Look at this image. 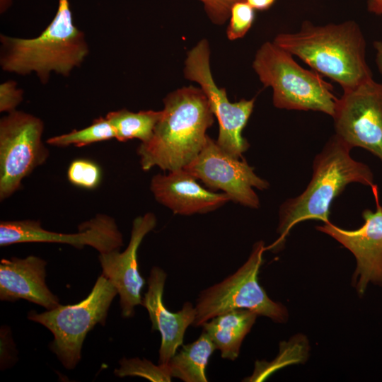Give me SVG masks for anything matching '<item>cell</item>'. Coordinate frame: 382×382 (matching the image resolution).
I'll use <instances>...</instances> for the list:
<instances>
[{"mask_svg": "<svg viewBox=\"0 0 382 382\" xmlns=\"http://www.w3.org/2000/svg\"><path fill=\"white\" fill-rule=\"evenodd\" d=\"M151 138L137 149L141 168H184L202 149L214 115L203 91L193 86L169 93Z\"/></svg>", "mask_w": 382, "mask_h": 382, "instance_id": "1", "label": "cell"}, {"mask_svg": "<svg viewBox=\"0 0 382 382\" xmlns=\"http://www.w3.org/2000/svg\"><path fill=\"white\" fill-rule=\"evenodd\" d=\"M273 42L338 83L343 91L373 79L365 37L354 21L325 25L304 21L299 30L279 33Z\"/></svg>", "mask_w": 382, "mask_h": 382, "instance_id": "2", "label": "cell"}, {"mask_svg": "<svg viewBox=\"0 0 382 382\" xmlns=\"http://www.w3.org/2000/svg\"><path fill=\"white\" fill-rule=\"evenodd\" d=\"M90 52L84 33L74 24L69 0H58L54 17L35 37L0 35V66L8 73L35 74L41 83L52 74L67 77Z\"/></svg>", "mask_w": 382, "mask_h": 382, "instance_id": "3", "label": "cell"}, {"mask_svg": "<svg viewBox=\"0 0 382 382\" xmlns=\"http://www.w3.org/2000/svg\"><path fill=\"white\" fill-rule=\"evenodd\" d=\"M351 148L336 134L332 135L315 157L313 175L305 190L282 204L277 229L279 238L270 247L282 248L291 229L306 220L329 222L332 202L351 183L374 187V174L365 163L353 159Z\"/></svg>", "mask_w": 382, "mask_h": 382, "instance_id": "4", "label": "cell"}, {"mask_svg": "<svg viewBox=\"0 0 382 382\" xmlns=\"http://www.w3.org/2000/svg\"><path fill=\"white\" fill-rule=\"evenodd\" d=\"M253 68L262 85L272 89L276 108L334 115L338 98L332 86L317 71L300 66L291 54L273 41L258 48Z\"/></svg>", "mask_w": 382, "mask_h": 382, "instance_id": "5", "label": "cell"}, {"mask_svg": "<svg viewBox=\"0 0 382 382\" xmlns=\"http://www.w3.org/2000/svg\"><path fill=\"white\" fill-rule=\"evenodd\" d=\"M117 294L113 284L101 274L89 294L80 302L59 305L40 313L30 311L28 318L52 333L50 349L65 369H74L81 358L87 334L96 324L105 325L109 308Z\"/></svg>", "mask_w": 382, "mask_h": 382, "instance_id": "6", "label": "cell"}, {"mask_svg": "<svg viewBox=\"0 0 382 382\" xmlns=\"http://www.w3.org/2000/svg\"><path fill=\"white\" fill-rule=\"evenodd\" d=\"M265 250L263 241L256 242L248 260L234 273L201 291L195 306L194 326L236 309L250 310L277 323L287 321L286 308L272 300L258 282Z\"/></svg>", "mask_w": 382, "mask_h": 382, "instance_id": "7", "label": "cell"}, {"mask_svg": "<svg viewBox=\"0 0 382 382\" xmlns=\"http://www.w3.org/2000/svg\"><path fill=\"white\" fill-rule=\"evenodd\" d=\"M44 122L22 110L6 113L0 120V199L18 191L22 180L49 157L42 137Z\"/></svg>", "mask_w": 382, "mask_h": 382, "instance_id": "8", "label": "cell"}, {"mask_svg": "<svg viewBox=\"0 0 382 382\" xmlns=\"http://www.w3.org/2000/svg\"><path fill=\"white\" fill-rule=\"evenodd\" d=\"M185 79L197 83L207 96L214 117L219 122L218 145L230 155L241 158L249 148L243 130L253 112L255 98L228 100L224 88L216 84L210 68V47L202 39L187 54L183 69Z\"/></svg>", "mask_w": 382, "mask_h": 382, "instance_id": "9", "label": "cell"}, {"mask_svg": "<svg viewBox=\"0 0 382 382\" xmlns=\"http://www.w3.org/2000/svg\"><path fill=\"white\" fill-rule=\"evenodd\" d=\"M332 117L335 134L351 149H365L382 162V83L371 79L343 91Z\"/></svg>", "mask_w": 382, "mask_h": 382, "instance_id": "10", "label": "cell"}, {"mask_svg": "<svg viewBox=\"0 0 382 382\" xmlns=\"http://www.w3.org/2000/svg\"><path fill=\"white\" fill-rule=\"evenodd\" d=\"M183 169L209 188L223 191L231 201L253 209L260 207L254 188L269 187L245 161L226 152L209 136L199 154Z\"/></svg>", "mask_w": 382, "mask_h": 382, "instance_id": "11", "label": "cell"}, {"mask_svg": "<svg viewBox=\"0 0 382 382\" xmlns=\"http://www.w3.org/2000/svg\"><path fill=\"white\" fill-rule=\"evenodd\" d=\"M75 233H62L45 230L40 221L25 219L0 222V245L23 243H55L68 244L78 249L91 246L105 253L120 250L123 236L115 220L106 214H98L78 226Z\"/></svg>", "mask_w": 382, "mask_h": 382, "instance_id": "12", "label": "cell"}, {"mask_svg": "<svg viewBox=\"0 0 382 382\" xmlns=\"http://www.w3.org/2000/svg\"><path fill=\"white\" fill-rule=\"evenodd\" d=\"M376 204V212H362L364 224L356 230L341 228L330 221L316 226L352 253L357 267L352 284L363 295L369 283L382 286V207L379 203L376 185L371 188Z\"/></svg>", "mask_w": 382, "mask_h": 382, "instance_id": "13", "label": "cell"}, {"mask_svg": "<svg viewBox=\"0 0 382 382\" xmlns=\"http://www.w3.org/2000/svg\"><path fill=\"white\" fill-rule=\"evenodd\" d=\"M156 217L148 212L135 218L132 222L131 236L126 249L99 253L102 274L115 286L120 296L123 318H131L135 307L141 305V290L145 280L140 274L137 252L144 237L156 226Z\"/></svg>", "mask_w": 382, "mask_h": 382, "instance_id": "14", "label": "cell"}, {"mask_svg": "<svg viewBox=\"0 0 382 382\" xmlns=\"http://www.w3.org/2000/svg\"><path fill=\"white\" fill-rule=\"evenodd\" d=\"M167 274L158 266L151 268L148 278V289L141 306L146 310L153 330L160 332L161 342L158 364L167 365L179 347L183 345L185 333L192 325L196 311L192 303L185 302L177 312H170L163 303V291Z\"/></svg>", "mask_w": 382, "mask_h": 382, "instance_id": "15", "label": "cell"}, {"mask_svg": "<svg viewBox=\"0 0 382 382\" xmlns=\"http://www.w3.org/2000/svg\"><path fill=\"white\" fill-rule=\"evenodd\" d=\"M150 190L159 203L180 215L210 212L231 201L224 192H212L201 186L183 168L154 175Z\"/></svg>", "mask_w": 382, "mask_h": 382, "instance_id": "16", "label": "cell"}, {"mask_svg": "<svg viewBox=\"0 0 382 382\" xmlns=\"http://www.w3.org/2000/svg\"><path fill=\"white\" fill-rule=\"evenodd\" d=\"M47 262L35 255L13 257L0 262V299L26 300L51 310L59 303L45 282Z\"/></svg>", "mask_w": 382, "mask_h": 382, "instance_id": "17", "label": "cell"}, {"mask_svg": "<svg viewBox=\"0 0 382 382\" xmlns=\"http://www.w3.org/2000/svg\"><path fill=\"white\" fill-rule=\"evenodd\" d=\"M257 316V313L248 309H236L210 319L202 327L216 349L220 351L221 357L234 361Z\"/></svg>", "mask_w": 382, "mask_h": 382, "instance_id": "18", "label": "cell"}, {"mask_svg": "<svg viewBox=\"0 0 382 382\" xmlns=\"http://www.w3.org/2000/svg\"><path fill=\"white\" fill-rule=\"evenodd\" d=\"M168 364L170 376L185 382H207L206 369L216 349L204 331L194 342L183 345Z\"/></svg>", "mask_w": 382, "mask_h": 382, "instance_id": "19", "label": "cell"}, {"mask_svg": "<svg viewBox=\"0 0 382 382\" xmlns=\"http://www.w3.org/2000/svg\"><path fill=\"white\" fill-rule=\"evenodd\" d=\"M161 113V110L135 112L121 109L109 112L105 117L113 127L117 141L123 142L137 139L144 143L151 138Z\"/></svg>", "mask_w": 382, "mask_h": 382, "instance_id": "20", "label": "cell"}, {"mask_svg": "<svg viewBox=\"0 0 382 382\" xmlns=\"http://www.w3.org/2000/svg\"><path fill=\"white\" fill-rule=\"evenodd\" d=\"M115 132L110 121L105 117H100L88 127L81 129H74L70 132L52 137L47 139V144L59 147L71 145L77 147L85 146L93 143L115 139Z\"/></svg>", "mask_w": 382, "mask_h": 382, "instance_id": "21", "label": "cell"}, {"mask_svg": "<svg viewBox=\"0 0 382 382\" xmlns=\"http://www.w3.org/2000/svg\"><path fill=\"white\" fill-rule=\"evenodd\" d=\"M120 367L114 374L118 377L140 376L154 382H170V376L167 365H156L145 358L127 359L123 357L119 362Z\"/></svg>", "mask_w": 382, "mask_h": 382, "instance_id": "22", "label": "cell"}, {"mask_svg": "<svg viewBox=\"0 0 382 382\" xmlns=\"http://www.w3.org/2000/svg\"><path fill=\"white\" fill-rule=\"evenodd\" d=\"M67 178L75 186L93 190L100 185L102 171L96 162L89 159L78 158L70 163Z\"/></svg>", "mask_w": 382, "mask_h": 382, "instance_id": "23", "label": "cell"}, {"mask_svg": "<svg viewBox=\"0 0 382 382\" xmlns=\"http://www.w3.org/2000/svg\"><path fill=\"white\" fill-rule=\"evenodd\" d=\"M294 342L295 337L289 342H282L279 355L272 361H257L253 374L244 381H262L286 364L303 361L299 357H292V347Z\"/></svg>", "mask_w": 382, "mask_h": 382, "instance_id": "24", "label": "cell"}, {"mask_svg": "<svg viewBox=\"0 0 382 382\" xmlns=\"http://www.w3.org/2000/svg\"><path fill=\"white\" fill-rule=\"evenodd\" d=\"M255 16V9L245 1L234 4L231 9L226 29L228 39L235 40L243 37L251 28Z\"/></svg>", "mask_w": 382, "mask_h": 382, "instance_id": "25", "label": "cell"}, {"mask_svg": "<svg viewBox=\"0 0 382 382\" xmlns=\"http://www.w3.org/2000/svg\"><path fill=\"white\" fill-rule=\"evenodd\" d=\"M23 100V91L14 80L0 84V112L8 113L16 110Z\"/></svg>", "mask_w": 382, "mask_h": 382, "instance_id": "26", "label": "cell"}, {"mask_svg": "<svg viewBox=\"0 0 382 382\" xmlns=\"http://www.w3.org/2000/svg\"><path fill=\"white\" fill-rule=\"evenodd\" d=\"M204 5V11L210 21L218 25L225 23L230 17L234 4L245 0H198Z\"/></svg>", "mask_w": 382, "mask_h": 382, "instance_id": "27", "label": "cell"}, {"mask_svg": "<svg viewBox=\"0 0 382 382\" xmlns=\"http://www.w3.org/2000/svg\"><path fill=\"white\" fill-rule=\"evenodd\" d=\"M255 10L264 11L270 8L275 0H245Z\"/></svg>", "mask_w": 382, "mask_h": 382, "instance_id": "28", "label": "cell"}, {"mask_svg": "<svg viewBox=\"0 0 382 382\" xmlns=\"http://www.w3.org/2000/svg\"><path fill=\"white\" fill-rule=\"evenodd\" d=\"M376 50V64L379 73L382 76V41L377 40L373 43ZM382 83V82H381Z\"/></svg>", "mask_w": 382, "mask_h": 382, "instance_id": "29", "label": "cell"}, {"mask_svg": "<svg viewBox=\"0 0 382 382\" xmlns=\"http://www.w3.org/2000/svg\"><path fill=\"white\" fill-rule=\"evenodd\" d=\"M366 4L369 12L382 16V0H367Z\"/></svg>", "mask_w": 382, "mask_h": 382, "instance_id": "30", "label": "cell"}, {"mask_svg": "<svg viewBox=\"0 0 382 382\" xmlns=\"http://www.w3.org/2000/svg\"><path fill=\"white\" fill-rule=\"evenodd\" d=\"M12 0H0V13H4L12 5Z\"/></svg>", "mask_w": 382, "mask_h": 382, "instance_id": "31", "label": "cell"}]
</instances>
